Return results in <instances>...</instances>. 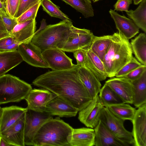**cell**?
Wrapping results in <instances>:
<instances>
[{
    "mask_svg": "<svg viewBox=\"0 0 146 146\" xmlns=\"http://www.w3.org/2000/svg\"><path fill=\"white\" fill-rule=\"evenodd\" d=\"M10 36L9 33L7 32L0 31V39L2 38Z\"/></svg>",
    "mask_w": 146,
    "mask_h": 146,
    "instance_id": "cell-46",
    "label": "cell"
},
{
    "mask_svg": "<svg viewBox=\"0 0 146 146\" xmlns=\"http://www.w3.org/2000/svg\"><path fill=\"white\" fill-rule=\"evenodd\" d=\"M84 49L86 54L84 66L94 74L99 81L105 80L107 75L103 61L89 47Z\"/></svg>",
    "mask_w": 146,
    "mask_h": 146,
    "instance_id": "cell-22",
    "label": "cell"
},
{
    "mask_svg": "<svg viewBox=\"0 0 146 146\" xmlns=\"http://www.w3.org/2000/svg\"><path fill=\"white\" fill-rule=\"evenodd\" d=\"M77 72L79 78L92 99L99 93L102 86L100 81L84 66H79Z\"/></svg>",
    "mask_w": 146,
    "mask_h": 146,
    "instance_id": "cell-20",
    "label": "cell"
},
{
    "mask_svg": "<svg viewBox=\"0 0 146 146\" xmlns=\"http://www.w3.org/2000/svg\"><path fill=\"white\" fill-rule=\"evenodd\" d=\"M0 146H11L3 138L0 136Z\"/></svg>",
    "mask_w": 146,
    "mask_h": 146,
    "instance_id": "cell-44",
    "label": "cell"
},
{
    "mask_svg": "<svg viewBox=\"0 0 146 146\" xmlns=\"http://www.w3.org/2000/svg\"><path fill=\"white\" fill-rule=\"evenodd\" d=\"M56 96L46 89H32L25 99L27 104V108L38 112H44L48 103Z\"/></svg>",
    "mask_w": 146,
    "mask_h": 146,
    "instance_id": "cell-13",
    "label": "cell"
},
{
    "mask_svg": "<svg viewBox=\"0 0 146 146\" xmlns=\"http://www.w3.org/2000/svg\"><path fill=\"white\" fill-rule=\"evenodd\" d=\"M132 120L135 146H146V103L138 108Z\"/></svg>",
    "mask_w": 146,
    "mask_h": 146,
    "instance_id": "cell-12",
    "label": "cell"
},
{
    "mask_svg": "<svg viewBox=\"0 0 146 146\" xmlns=\"http://www.w3.org/2000/svg\"><path fill=\"white\" fill-rule=\"evenodd\" d=\"M23 42H16L7 46L0 47V51H9L17 50L19 46Z\"/></svg>",
    "mask_w": 146,
    "mask_h": 146,
    "instance_id": "cell-41",
    "label": "cell"
},
{
    "mask_svg": "<svg viewBox=\"0 0 146 146\" xmlns=\"http://www.w3.org/2000/svg\"><path fill=\"white\" fill-rule=\"evenodd\" d=\"M99 93V99L104 107L124 103L115 92L105 84L101 88Z\"/></svg>",
    "mask_w": 146,
    "mask_h": 146,
    "instance_id": "cell-30",
    "label": "cell"
},
{
    "mask_svg": "<svg viewBox=\"0 0 146 146\" xmlns=\"http://www.w3.org/2000/svg\"><path fill=\"white\" fill-rule=\"evenodd\" d=\"M107 108L115 116L124 121L128 120L131 121L136 111L135 108L125 103L111 105Z\"/></svg>",
    "mask_w": 146,
    "mask_h": 146,
    "instance_id": "cell-29",
    "label": "cell"
},
{
    "mask_svg": "<svg viewBox=\"0 0 146 146\" xmlns=\"http://www.w3.org/2000/svg\"><path fill=\"white\" fill-rule=\"evenodd\" d=\"M94 2H97L100 0H92Z\"/></svg>",
    "mask_w": 146,
    "mask_h": 146,
    "instance_id": "cell-50",
    "label": "cell"
},
{
    "mask_svg": "<svg viewBox=\"0 0 146 146\" xmlns=\"http://www.w3.org/2000/svg\"><path fill=\"white\" fill-rule=\"evenodd\" d=\"M27 108L12 106L2 108L0 133L12 126L25 115Z\"/></svg>",
    "mask_w": 146,
    "mask_h": 146,
    "instance_id": "cell-19",
    "label": "cell"
},
{
    "mask_svg": "<svg viewBox=\"0 0 146 146\" xmlns=\"http://www.w3.org/2000/svg\"><path fill=\"white\" fill-rule=\"evenodd\" d=\"M79 66L68 70L48 71L37 77L33 84L54 93L79 111L92 100L77 75Z\"/></svg>",
    "mask_w": 146,
    "mask_h": 146,
    "instance_id": "cell-1",
    "label": "cell"
},
{
    "mask_svg": "<svg viewBox=\"0 0 146 146\" xmlns=\"http://www.w3.org/2000/svg\"><path fill=\"white\" fill-rule=\"evenodd\" d=\"M111 17L113 20L119 32L129 40L133 37L139 32V28L131 19L119 14L114 10L109 11Z\"/></svg>",
    "mask_w": 146,
    "mask_h": 146,
    "instance_id": "cell-17",
    "label": "cell"
},
{
    "mask_svg": "<svg viewBox=\"0 0 146 146\" xmlns=\"http://www.w3.org/2000/svg\"><path fill=\"white\" fill-rule=\"evenodd\" d=\"M78 110L66 101L56 96L47 104L44 112L59 117H74Z\"/></svg>",
    "mask_w": 146,
    "mask_h": 146,
    "instance_id": "cell-15",
    "label": "cell"
},
{
    "mask_svg": "<svg viewBox=\"0 0 146 146\" xmlns=\"http://www.w3.org/2000/svg\"><path fill=\"white\" fill-rule=\"evenodd\" d=\"M128 17L132 19L139 28L146 33V0H143L135 10L126 12Z\"/></svg>",
    "mask_w": 146,
    "mask_h": 146,
    "instance_id": "cell-28",
    "label": "cell"
},
{
    "mask_svg": "<svg viewBox=\"0 0 146 146\" xmlns=\"http://www.w3.org/2000/svg\"><path fill=\"white\" fill-rule=\"evenodd\" d=\"M0 31L7 32L3 23L1 15H0ZM8 33V32H7Z\"/></svg>",
    "mask_w": 146,
    "mask_h": 146,
    "instance_id": "cell-45",
    "label": "cell"
},
{
    "mask_svg": "<svg viewBox=\"0 0 146 146\" xmlns=\"http://www.w3.org/2000/svg\"><path fill=\"white\" fill-rule=\"evenodd\" d=\"M41 0H20L18 7L14 17L17 18L26 11L40 2Z\"/></svg>",
    "mask_w": 146,
    "mask_h": 146,
    "instance_id": "cell-35",
    "label": "cell"
},
{
    "mask_svg": "<svg viewBox=\"0 0 146 146\" xmlns=\"http://www.w3.org/2000/svg\"><path fill=\"white\" fill-rule=\"evenodd\" d=\"M73 128L57 117L49 119L41 127L35 135L33 146H70Z\"/></svg>",
    "mask_w": 146,
    "mask_h": 146,
    "instance_id": "cell-2",
    "label": "cell"
},
{
    "mask_svg": "<svg viewBox=\"0 0 146 146\" xmlns=\"http://www.w3.org/2000/svg\"><path fill=\"white\" fill-rule=\"evenodd\" d=\"M2 108L0 106V122L2 112Z\"/></svg>",
    "mask_w": 146,
    "mask_h": 146,
    "instance_id": "cell-49",
    "label": "cell"
},
{
    "mask_svg": "<svg viewBox=\"0 0 146 146\" xmlns=\"http://www.w3.org/2000/svg\"><path fill=\"white\" fill-rule=\"evenodd\" d=\"M132 3V0H117L114 5V11H128L129 6Z\"/></svg>",
    "mask_w": 146,
    "mask_h": 146,
    "instance_id": "cell-39",
    "label": "cell"
},
{
    "mask_svg": "<svg viewBox=\"0 0 146 146\" xmlns=\"http://www.w3.org/2000/svg\"><path fill=\"white\" fill-rule=\"evenodd\" d=\"M73 25L70 20H63L55 24L47 25L34 34L31 42L42 52L50 49H60L67 41Z\"/></svg>",
    "mask_w": 146,
    "mask_h": 146,
    "instance_id": "cell-4",
    "label": "cell"
},
{
    "mask_svg": "<svg viewBox=\"0 0 146 146\" xmlns=\"http://www.w3.org/2000/svg\"><path fill=\"white\" fill-rule=\"evenodd\" d=\"M15 42L11 36L7 37L0 39V47L7 46Z\"/></svg>",
    "mask_w": 146,
    "mask_h": 146,
    "instance_id": "cell-42",
    "label": "cell"
},
{
    "mask_svg": "<svg viewBox=\"0 0 146 146\" xmlns=\"http://www.w3.org/2000/svg\"><path fill=\"white\" fill-rule=\"evenodd\" d=\"M145 70H146V65L142 64L124 77L129 80L132 81L139 78Z\"/></svg>",
    "mask_w": 146,
    "mask_h": 146,
    "instance_id": "cell-38",
    "label": "cell"
},
{
    "mask_svg": "<svg viewBox=\"0 0 146 146\" xmlns=\"http://www.w3.org/2000/svg\"><path fill=\"white\" fill-rule=\"evenodd\" d=\"M131 82L133 88V104L138 108L146 103V70L139 78Z\"/></svg>",
    "mask_w": 146,
    "mask_h": 146,
    "instance_id": "cell-25",
    "label": "cell"
},
{
    "mask_svg": "<svg viewBox=\"0 0 146 146\" xmlns=\"http://www.w3.org/2000/svg\"><path fill=\"white\" fill-rule=\"evenodd\" d=\"M31 40L22 43L17 49L23 61L35 67L50 68L43 56L42 52L31 42Z\"/></svg>",
    "mask_w": 146,
    "mask_h": 146,
    "instance_id": "cell-9",
    "label": "cell"
},
{
    "mask_svg": "<svg viewBox=\"0 0 146 146\" xmlns=\"http://www.w3.org/2000/svg\"><path fill=\"white\" fill-rule=\"evenodd\" d=\"M143 0H133L134 4L137 5L140 3Z\"/></svg>",
    "mask_w": 146,
    "mask_h": 146,
    "instance_id": "cell-47",
    "label": "cell"
},
{
    "mask_svg": "<svg viewBox=\"0 0 146 146\" xmlns=\"http://www.w3.org/2000/svg\"><path fill=\"white\" fill-rule=\"evenodd\" d=\"M94 129V146H128L115 136L100 120Z\"/></svg>",
    "mask_w": 146,
    "mask_h": 146,
    "instance_id": "cell-16",
    "label": "cell"
},
{
    "mask_svg": "<svg viewBox=\"0 0 146 146\" xmlns=\"http://www.w3.org/2000/svg\"><path fill=\"white\" fill-rule=\"evenodd\" d=\"M0 15H9L7 12L6 6L1 2L0 0Z\"/></svg>",
    "mask_w": 146,
    "mask_h": 146,
    "instance_id": "cell-43",
    "label": "cell"
},
{
    "mask_svg": "<svg viewBox=\"0 0 146 146\" xmlns=\"http://www.w3.org/2000/svg\"><path fill=\"white\" fill-rule=\"evenodd\" d=\"M40 5V2L24 12L17 18L18 23L35 19L38 11Z\"/></svg>",
    "mask_w": 146,
    "mask_h": 146,
    "instance_id": "cell-34",
    "label": "cell"
},
{
    "mask_svg": "<svg viewBox=\"0 0 146 146\" xmlns=\"http://www.w3.org/2000/svg\"><path fill=\"white\" fill-rule=\"evenodd\" d=\"M43 56L50 68L56 71L70 70L78 65L72 63V59L68 56L64 51L58 48H52L42 52Z\"/></svg>",
    "mask_w": 146,
    "mask_h": 146,
    "instance_id": "cell-10",
    "label": "cell"
},
{
    "mask_svg": "<svg viewBox=\"0 0 146 146\" xmlns=\"http://www.w3.org/2000/svg\"><path fill=\"white\" fill-rule=\"evenodd\" d=\"M112 35L94 36L89 48L103 61L112 40Z\"/></svg>",
    "mask_w": 146,
    "mask_h": 146,
    "instance_id": "cell-27",
    "label": "cell"
},
{
    "mask_svg": "<svg viewBox=\"0 0 146 146\" xmlns=\"http://www.w3.org/2000/svg\"><path fill=\"white\" fill-rule=\"evenodd\" d=\"M104 107L98 95L79 111L78 119L87 127L94 129L100 120L101 112Z\"/></svg>",
    "mask_w": 146,
    "mask_h": 146,
    "instance_id": "cell-11",
    "label": "cell"
},
{
    "mask_svg": "<svg viewBox=\"0 0 146 146\" xmlns=\"http://www.w3.org/2000/svg\"><path fill=\"white\" fill-rule=\"evenodd\" d=\"M40 5L43 10L50 16L57 18L62 20H70L68 17L63 13L57 6L50 0H41Z\"/></svg>",
    "mask_w": 146,
    "mask_h": 146,
    "instance_id": "cell-32",
    "label": "cell"
},
{
    "mask_svg": "<svg viewBox=\"0 0 146 146\" xmlns=\"http://www.w3.org/2000/svg\"><path fill=\"white\" fill-rule=\"evenodd\" d=\"M94 36L90 30L78 28L73 25L67 41L60 49L73 52L78 49L88 47Z\"/></svg>",
    "mask_w": 146,
    "mask_h": 146,
    "instance_id": "cell-8",
    "label": "cell"
},
{
    "mask_svg": "<svg viewBox=\"0 0 146 146\" xmlns=\"http://www.w3.org/2000/svg\"><path fill=\"white\" fill-rule=\"evenodd\" d=\"M100 120L118 139L128 146L134 145V141L132 132L125 128L123 124L124 121L115 116L107 108L104 107L102 109Z\"/></svg>",
    "mask_w": 146,
    "mask_h": 146,
    "instance_id": "cell-6",
    "label": "cell"
},
{
    "mask_svg": "<svg viewBox=\"0 0 146 146\" xmlns=\"http://www.w3.org/2000/svg\"><path fill=\"white\" fill-rule=\"evenodd\" d=\"M142 64L135 58L133 57L130 62L124 66L116 74V77H124Z\"/></svg>",
    "mask_w": 146,
    "mask_h": 146,
    "instance_id": "cell-33",
    "label": "cell"
},
{
    "mask_svg": "<svg viewBox=\"0 0 146 146\" xmlns=\"http://www.w3.org/2000/svg\"><path fill=\"white\" fill-rule=\"evenodd\" d=\"M25 120V115L15 124L0 133V136L11 146H25L24 143Z\"/></svg>",
    "mask_w": 146,
    "mask_h": 146,
    "instance_id": "cell-18",
    "label": "cell"
},
{
    "mask_svg": "<svg viewBox=\"0 0 146 146\" xmlns=\"http://www.w3.org/2000/svg\"><path fill=\"white\" fill-rule=\"evenodd\" d=\"M74 56L77 61V65L84 66L85 61L86 54L84 48L76 50L74 52Z\"/></svg>",
    "mask_w": 146,
    "mask_h": 146,
    "instance_id": "cell-40",
    "label": "cell"
},
{
    "mask_svg": "<svg viewBox=\"0 0 146 146\" xmlns=\"http://www.w3.org/2000/svg\"><path fill=\"white\" fill-rule=\"evenodd\" d=\"M20 0H7L6 9L7 12L11 18H14L17 12Z\"/></svg>",
    "mask_w": 146,
    "mask_h": 146,
    "instance_id": "cell-36",
    "label": "cell"
},
{
    "mask_svg": "<svg viewBox=\"0 0 146 146\" xmlns=\"http://www.w3.org/2000/svg\"><path fill=\"white\" fill-rule=\"evenodd\" d=\"M0 1L5 6H6L7 0H0Z\"/></svg>",
    "mask_w": 146,
    "mask_h": 146,
    "instance_id": "cell-48",
    "label": "cell"
},
{
    "mask_svg": "<svg viewBox=\"0 0 146 146\" xmlns=\"http://www.w3.org/2000/svg\"><path fill=\"white\" fill-rule=\"evenodd\" d=\"M7 32L9 33L18 24L17 18H11L9 15H1Z\"/></svg>",
    "mask_w": 146,
    "mask_h": 146,
    "instance_id": "cell-37",
    "label": "cell"
},
{
    "mask_svg": "<svg viewBox=\"0 0 146 146\" xmlns=\"http://www.w3.org/2000/svg\"><path fill=\"white\" fill-rule=\"evenodd\" d=\"M105 84L115 92L124 103L133 104V88L131 81L124 77H113L107 80Z\"/></svg>",
    "mask_w": 146,
    "mask_h": 146,
    "instance_id": "cell-14",
    "label": "cell"
},
{
    "mask_svg": "<svg viewBox=\"0 0 146 146\" xmlns=\"http://www.w3.org/2000/svg\"><path fill=\"white\" fill-rule=\"evenodd\" d=\"M27 108L25 113L24 143L25 145L33 146L34 137L38 130L45 122L53 117L45 112H38Z\"/></svg>",
    "mask_w": 146,
    "mask_h": 146,
    "instance_id": "cell-7",
    "label": "cell"
},
{
    "mask_svg": "<svg viewBox=\"0 0 146 146\" xmlns=\"http://www.w3.org/2000/svg\"><path fill=\"white\" fill-rule=\"evenodd\" d=\"M32 89L30 84L19 78L5 74L0 76V105L19 102Z\"/></svg>",
    "mask_w": 146,
    "mask_h": 146,
    "instance_id": "cell-5",
    "label": "cell"
},
{
    "mask_svg": "<svg viewBox=\"0 0 146 146\" xmlns=\"http://www.w3.org/2000/svg\"><path fill=\"white\" fill-rule=\"evenodd\" d=\"M130 44L136 59L143 65H146V35L141 33L132 39Z\"/></svg>",
    "mask_w": 146,
    "mask_h": 146,
    "instance_id": "cell-26",
    "label": "cell"
},
{
    "mask_svg": "<svg viewBox=\"0 0 146 146\" xmlns=\"http://www.w3.org/2000/svg\"><path fill=\"white\" fill-rule=\"evenodd\" d=\"M94 129L89 127L73 128L70 142V146H94Z\"/></svg>",
    "mask_w": 146,
    "mask_h": 146,
    "instance_id": "cell-23",
    "label": "cell"
},
{
    "mask_svg": "<svg viewBox=\"0 0 146 146\" xmlns=\"http://www.w3.org/2000/svg\"><path fill=\"white\" fill-rule=\"evenodd\" d=\"M81 13L85 18L94 16V11L90 0H62Z\"/></svg>",
    "mask_w": 146,
    "mask_h": 146,
    "instance_id": "cell-31",
    "label": "cell"
},
{
    "mask_svg": "<svg viewBox=\"0 0 146 146\" xmlns=\"http://www.w3.org/2000/svg\"><path fill=\"white\" fill-rule=\"evenodd\" d=\"M23 61L17 50L0 51V76Z\"/></svg>",
    "mask_w": 146,
    "mask_h": 146,
    "instance_id": "cell-24",
    "label": "cell"
},
{
    "mask_svg": "<svg viewBox=\"0 0 146 146\" xmlns=\"http://www.w3.org/2000/svg\"><path fill=\"white\" fill-rule=\"evenodd\" d=\"M112 35V42L103 61L107 77L110 78L115 76L133 57L129 40L119 32Z\"/></svg>",
    "mask_w": 146,
    "mask_h": 146,
    "instance_id": "cell-3",
    "label": "cell"
},
{
    "mask_svg": "<svg viewBox=\"0 0 146 146\" xmlns=\"http://www.w3.org/2000/svg\"><path fill=\"white\" fill-rule=\"evenodd\" d=\"M36 19L18 23L9 33L16 42H24L31 40L36 29Z\"/></svg>",
    "mask_w": 146,
    "mask_h": 146,
    "instance_id": "cell-21",
    "label": "cell"
}]
</instances>
